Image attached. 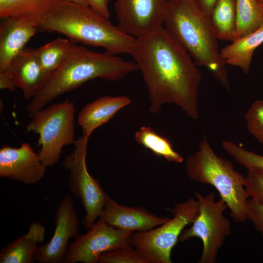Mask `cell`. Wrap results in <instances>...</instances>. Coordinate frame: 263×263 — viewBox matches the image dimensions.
<instances>
[{
    "mask_svg": "<svg viewBox=\"0 0 263 263\" xmlns=\"http://www.w3.org/2000/svg\"><path fill=\"white\" fill-rule=\"evenodd\" d=\"M130 55L146 85L150 113H158L165 104H175L189 117L198 119L200 71L187 51L164 27L136 38Z\"/></svg>",
    "mask_w": 263,
    "mask_h": 263,
    "instance_id": "cell-1",
    "label": "cell"
},
{
    "mask_svg": "<svg viewBox=\"0 0 263 263\" xmlns=\"http://www.w3.org/2000/svg\"><path fill=\"white\" fill-rule=\"evenodd\" d=\"M138 70L135 62L127 61L107 52L92 51L72 42L66 58L27 104L28 116L43 108L56 97L90 80L100 78L115 81Z\"/></svg>",
    "mask_w": 263,
    "mask_h": 263,
    "instance_id": "cell-2",
    "label": "cell"
},
{
    "mask_svg": "<svg viewBox=\"0 0 263 263\" xmlns=\"http://www.w3.org/2000/svg\"><path fill=\"white\" fill-rule=\"evenodd\" d=\"M39 32H57L74 43L101 47L113 54H130L136 38L90 6L57 0L38 27Z\"/></svg>",
    "mask_w": 263,
    "mask_h": 263,
    "instance_id": "cell-3",
    "label": "cell"
},
{
    "mask_svg": "<svg viewBox=\"0 0 263 263\" xmlns=\"http://www.w3.org/2000/svg\"><path fill=\"white\" fill-rule=\"evenodd\" d=\"M164 28L188 53L197 66L207 68L225 88L230 84L209 17L192 0H169Z\"/></svg>",
    "mask_w": 263,
    "mask_h": 263,
    "instance_id": "cell-4",
    "label": "cell"
},
{
    "mask_svg": "<svg viewBox=\"0 0 263 263\" xmlns=\"http://www.w3.org/2000/svg\"><path fill=\"white\" fill-rule=\"evenodd\" d=\"M186 172L192 181L213 186L226 204L235 223L247 218L249 199L244 186L245 176L235 170L229 160L217 155L204 136L199 150L186 160Z\"/></svg>",
    "mask_w": 263,
    "mask_h": 263,
    "instance_id": "cell-5",
    "label": "cell"
},
{
    "mask_svg": "<svg viewBox=\"0 0 263 263\" xmlns=\"http://www.w3.org/2000/svg\"><path fill=\"white\" fill-rule=\"evenodd\" d=\"M75 112L74 102L67 99L43 108L29 117L25 132L39 134L38 154L45 167H53L58 161L63 147L74 144Z\"/></svg>",
    "mask_w": 263,
    "mask_h": 263,
    "instance_id": "cell-6",
    "label": "cell"
},
{
    "mask_svg": "<svg viewBox=\"0 0 263 263\" xmlns=\"http://www.w3.org/2000/svg\"><path fill=\"white\" fill-rule=\"evenodd\" d=\"M173 217L150 230L134 232L131 244L148 263H171V250L185 227L192 224L199 211L198 201L189 198L175 205Z\"/></svg>",
    "mask_w": 263,
    "mask_h": 263,
    "instance_id": "cell-7",
    "label": "cell"
},
{
    "mask_svg": "<svg viewBox=\"0 0 263 263\" xmlns=\"http://www.w3.org/2000/svg\"><path fill=\"white\" fill-rule=\"evenodd\" d=\"M195 193L199 205L198 215L190 227L183 229L179 241L184 242L192 238L200 239L203 248L197 263H214L219 249L231 232V222L224 214L227 206L223 199L216 200L214 192L206 196Z\"/></svg>",
    "mask_w": 263,
    "mask_h": 263,
    "instance_id": "cell-8",
    "label": "cell"
},
{
    "mask_svg": "<svg viewBox=\"0 0 263 263\" xmlns=\"http://www.w3.org/2000/svg\"><path fill=\"white\" fill-rule=\"evenodd\" d=\"M88 139L83 134L75 140L72 151L62 162L63 169L69 172V189L80 199L86 212L82 224L87 230L100 217L108 196L99 182L87 169L86 158Z\"/></svg>",
    "mask_w": 263,
    "mask_h": 263,
    "instance_id": "cell-9",
    "label": "cell"
},
{
    "mask_svg": "<svg viewBox=\"0 0 263 263\" xmlns=\"http://www.w3.org/2000/svg\"><path fill=\"white\" fill-rule=\"evenodd\" d=\"M87 231L69 244L64 263H97L103 253L131 244L134 232L113 227L101 217Z\"/></svg>",
    "mask_w": 263,
    "mask_h": 263,
    "instance_id": "cell-10",
    "label": "cell"
},
{
    "mask_svg": "<svg viewBox=\"0 0 263 263\" xmlns=\"http://www.w3.org/2000/svg\"><path fill=\"white\" fill-rule=\"evenodd\" d=\"M168 7L169 0H116L117 26L135 38L147 37L163 27Z\"/></svg>",
    "mask_w": 263,
    "mask_h": 263,
    "instance_id": "cell-11",
    "label": "cell"
},
{
    "mask_svg": "<svg viewBox=\"0 0 263 263\" xmlns=\"http://www.w3.org/2000/svg\"><path fill=\"white\" fill-rule=\"evenodd\" d=\"M55 218L52 238L37 249L35 260L39 263H64L69 240L79 234V221L71 194H66L59 203Z\"/></svg>",
    "mask_w": 263,
    "mask_h": 263,
    "instance_id": "cell-12",
    "label": "cell"
},
{
    "mask_svg": "<svg viewBox=\"0 0 263 263\" xmlns=\"http://www.w3.org/2000/svg\"><path fill=\"white\" fill-rule=\"evenodd\" d=\"M46 168L28 142L19 148L4 145L0 149L1 178L34 184L43 178Z\"/></svg>",
    "mask_w": 263,
    "mask_h": 263,
    "instance_id": "cell-13",
    "label": "cell"
},
{
    "mask_svg": "<svg viewBox=\"0 0 263 263\" xmlns=\"http://www.w3.org/2000/svg\"><path fill=\"white\" fill-rule=\"evenodd\" d=\"M99 217L113 227L134 232L150 230L170 219L158 217L143 207L121 205L109 195Z\"/></svg>",
    "mask_w": 263,
    "mask_h": 263,
    "instance_id": "cell-14",
    "label": "cell"
},
{
    "mask_svg": "<svg viewBox=\"0 0 263 263\" xmlns=\"http://www.w3.org/2000/svg\"><path fill=\"white\" fill-rule=\"evenodd\" d=\"M26 99H33L41 90L50 75L42 68L36 49L25 47L12 60L5 71Z\"/></svg>",
    "mask_w": 263,
    "mask_h": 263,
    "instance_id": "cell-15",
    "label": "cell"
},
{
    "mask_svg": "<svg viewBox=\"0 0 263 263\" xmlns=\"http://www.w3.org/2000/svg\"><path fill=\"white\" fill-rule=\"evenodd\" d=\"M0 25V72L6 71L14 57L39 32L38 27L23 19H2Z\"/></svg>",
    "mask_w": 263,
    "mask_h": 263,
    "instance_id": "cell-16",
    "label": "cell"
},
{
    "mask_svg": "<svg viewBox=\"0 0 263 263\" xmlns=\"http://www.w3.org/2000/svg\"><path fill=\"white\" fill-rule=\"evenodd\" d=\"M125 96H104L85 105L79 112L77 122L83 134L89 137L94 131L113 118L118 111L131 103Z\"/></svg>",
    "mask_w": 263,
    "mask_h": 263,
    "instance_id": "cell-17",
    "label": "cell"
},
{
    "mask_svg": "<svg viewBox=\"0 0 263 263\" xmlns=\"http://www.w3.org/2000/svg\"><path fill=\"white\" fill-rule=\"evenodd\" d=\"M45 227L39 222H33L25 234L16 238L1 249L0 263H33L38 244L44 240Z\"/></svg>",
    "mask_w": 263,
    "mask_h": 263,
    "instance_id": "cell-18",
    "label": "cell"
},
{
    "mask_svg": "<svg viewBox=\"0 0 263 263\" xmlns=\"http://www.w3.org/2000/svg\"><path fill=\"white\" fill-rule=\"evenodd\" d=\"M263 43V26L220 49L221 55L226 64L238 67L247 74L254 52Z\"/></svg>",
    "mask_w": 263,
    "mask_h": 263,
    "instance_id": "cell-19",
    "label": "cell"
},
{
    "mask_svg": "<svg viewBox=\"0 0 263 263\" xmlns=\"http://www.w3.org/2000/svg\"><path fill=\"white\" fill-rule=\"evenodd\" d=\"M57 0H0V18H15L39 26Z\"/></svg>",
    "mask_w": 263,
    "mask_h": 263,
    "instance_id": "cell-20",
    "label": "cell"
},
{
    "mask_svg": "<svg viewBox=\"0 0 263 263\" xmlns=\"http://www.w3.org/2000/svg\"><path fill=\"white\" fill-rule=\"evenodd\" d=\"M208 17L218 39L232 42L235 40V0H218Z\"/></svg>",
    "mask_w": 263,
    "mask_h": 263,
    "instance_id": "cell-21",
    "label": "cell"
},
{
    "mask_svg": "<svg viewBox=\"0 0 263 263\" xmlns=\"http://www.w3.org/2000/svg\"><path fill=\"white\" fill-rule=\"evenodd\" d=\"M235 1L236 12V40L263 26V5L261 0Z\"/></svg>",
    "mask_w": 263,
    "mask_h": 263,
    "instance_id": "cell-22",
    "label": "cell"
},
{
    "mask_svg": "<svg viewBox=\"0 0 263 263\" xmlns=\"http://www.w3.org/2000/svg\"><path fill=\"white\" fill-rule=\"evenodd\" d=\"M134 138L138 144L150 150L154 154L163 157L169 162L182 163L184 161V157L173 149L169 141L157 134L150 127H141Z\"/></svg>",
    "mask_w": 263,
    "mask_h": 263,
    "instance_id": "cell-23",
    "label": "cell"
},
{
    "mask_svg": "<svg viewBox=\"0 0 263 263\" xmlns=\"http://www.w3.org/2000/svg\"><path fill=\"white\" fill-rule=\"evenodd\" d=\"M72 42L66 38H58L36 49L38 59L43 70L51 75L66 58Z\"/></svg>",
    "mask_w": 263,
    "mask_h": 263,
    "instance_id": "cell-24",
    "label": "cell"
},
{
    "mask_svg": "<svg viewBox=\"0 0 263 263\" xmlns=\"http://www.w3.org/2000/svg\"><path fill=\"white\" fill-rule=\"evenodd\" d=\"M100 263H148L146 259L131 244L101 254Z\"/></svg>",
    "mask_w": 263,
    "mask_h": 263,
    "instance_id": "cell-25",
    "label": "cell"
},
{
    "mask_svg": "<svg viewBox=\"0 0 263 263\" xmlns=\"http://www.w3.org/2000/svg\"><path fill=\"white\" fill-rule=\"evenodd\" d=\"M222 145L224 150L229 154L235 161L247 169H263V155L245 149L229 140L224 141Z\"/></svg>",
    "mask_w": 263,
    "mask_h": 263,
    "instance_id": "cell-26",
    "label": "cell"
},
{
    "mask_svg": "<svg viewBox=\"0 0 263 263\" xmlns=\"http://www.w3.org/2000/svg\"><path fill=\"white\" fill-rule=\"evenodd\" d=\"M249 133L263 144V100L253 102L244 115Z\"/></svg>",
    "mask_w": 263,
    "mask_h": 263,
    "instance_id": "cell-27",
    "label": "cell"
},
{
    "mask_svg": "<svg viewBox=\"0 0 263 263\" xmlns=\"http://www.w3.org/2000/svg\"><path fill=\"white\" fill-rule=\"evenodd\" d=\"M244 186L249 199L263 204V169H247Z\"/></svg>",
    "mask_w": 263,
    "mask_h": 263,
    "instance_id": "cell-28",
    "label": "cell"
},
{
    "mask_svg": "<svg viewBox=\"0 0 263 263\" xmlns=\"http://www.w3.org/2000/svg\"><path fill=\"white\" fill-rule=\"evenodd\" d=\"M247 218L253 224L263 237V204L249 199L247 205Z\"/></svg>",
    "mask_w": 263,
    "mask_h": 263,
    "instance_id": "cell-29",
    "label": "cell"
},
{
    "mask_svg": "<svg viewBox=\"0 0 263 263\" xmlns=\"http://www.w3.org/2000/svg\"><path fill=\"white\" fill-rule=\"evenodd\" d=\"M89 6L102 16L109 19L110 14L109 9V0H87Z\"/></svg>",
    "mask_w": 263,
    "mask_h": 263,
    "instance_id": "cell-30",
    "label": "cell"
},
{
    "mask_svg": "<svg viewBox=\"0 0 263 263\" xmlns=\"http://www.w3.org/2000/svg\"><path fill=\"white\" fill-rule=\"evenodd\" d=\"M198 8L209 17L218 0H192Z\"/></svg>",
    "mask_w": 263,
    "mask_h": 263,
    "instance_id": "cell-31",
    "label": "cell"
},
{
    "mask_svg": "<svg viewBox=\"0 0 263 263\" xmlns=\"http://www.w3.org/2000/svg\"><path fill=\"white\" fill-rule=\"evenodd\" d=\"M0 89L15 92L17 89L12 79L6 72H0Z\"/></svg>",
    "mask_w": 263,
    "mask_h": 263,
    "instance_id": "cell-32",
    "label": "cell"
},
{
    "mask_svg": "<svg viewBox=\"0 0 263 263\" xmlns=\"http://www.w3.org/2000/svg\"><path fill=\"white\" fill-rule=\"evenodd\" d=\"M57 0L68 1V2H73V3L78 4L89 6V3L87 0Z\"/></svg>",
    "mask_w": 263,
    "mask_h": 263,
    "instance_id": "cell-33",
    "label": "cell"
},
{
    "mask_svg": "<svg viewBox=\"0 0 263 263\" xmlns=\"http://www.w3.org/2000/svg\"><path fill=\"white\" fill-rule=\"evenodd\" d=\"M262 3H263V0H262Z\"/></svg>",
    "mask_w": 263,
    "mask_h": 263,
    "instance_id": "cell-34",
    "label": "cell"
},
{
    "mask_svg": "<svg viewBox=\"0 0 263 263\" xmlns=\"http://www.w3.org/2000/svg\"></svg>",
    "mask_w": 263,
    "mask_h": 263,
    "instance_id": "cell-35",
    "label": "cell"
}]
</instances>
